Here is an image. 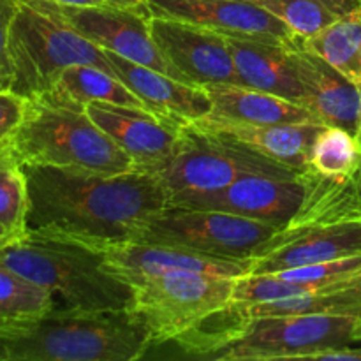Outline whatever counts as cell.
Returning a JSON list of instances; mask_svg holds the SVG:
<instances>
[{
    "label": "cell",
    "mask_w": 361,
    "mask_h": 361,
    "mask_svg": "<svg viewBox=\"0 0 361 361\" xmlns=\"http://www.w3.org/2000/svg\"><path fill=\"white\" fill-rule=\"evenodd\" d=\"M23 166L28 183L27 229L83 242H123L169 204L157 175L134 169L108 175L76 168Z\"/></svg>",
    "instance_id": "cell-1"
},
{
    "label": "cell",
    "mask_w": 361,
    "mask_h": 361,
    "mask_svg": "<svg viewBox=\"0 0 361 361\" xmlns=\"http://www.w3.org/2000/svg\"><path fill=\"white\" fill-rule=\"evenodd\" d=\"M171 342L180 355L194 360H317L361 342V317L303 314L238 319L222 307Z\"/></svg>",
    "instance_id": "cell-2"
},
{
    "label": "cell",
    "mask_w": 361,
    "mask_h": 361,
    "mask_svg": "<svg viewBox=\"0 0 361 361\" xmlns=\"http://www.w3.org/2000/svg\"><path fill=\"white\" fill-rule=\"evenodd\" d=\"M0 264L44 288L63 307L134 310L133 286L106 270L101 254L80 240L27 229L0 247Z\"/></svg>",
    "instance_id": "cell-3"
},
{
    "label": "cell",
    "mask_w": 361,
    "mask_h": 361,
    "mask_svg": "<svg viewBox=\"0 0 361 361\" xmlns=\"http://www.w3.org/2000/svg\"><path fill=\"white\" fill-rule=\"evenodd\" d=\"M152 337L133 310L53 307L30 328L0 341V361H133Z\"/></svg>",
    "instance_id": "cell-4"
},
{
    "label": "cell",
    "mask_w": 361,
    "mask_h": 361,
    "mask_svg": "<svg viewBox=\"0 0 361 361\" xmlns=\"http://www.w3.org/2000/svg\"><path fill=\"white\" fill-rule=\"evenodd\" d=\"M21 164L56 166L88 171L129 173L133 159L88 116L87 109L41 94L27 101L23 122L11 140Z\"/></svg>",
    "instance_id": "cell-5"
},
{
    "label": "cell",
    "mask_w": 361,
    "mask_h": 361,
    "mask_svg": "<svg viewBox=\"0 0 361 361\" xmlns=\"http://www.w3.org/2000/svg\"><path fill=\"white\" fill-rule=\"evenodd\" d=\"M13 85L23 97L48 92L71 66H95L115 74L106 51L51 13L46 0H20L7 39ZM116 76V74H115Z\"/></svg>",
    "instance_id": "cell-6"
},
{
    "label": "cell",
    "mask_w": 361,
    "mask_h": 361,
    "mask_svg": "<svg viewBox=\"0 0 361 361\" xmlns=\"http://www.w3.org/2000/svg\"><path fill=\"white\" fill-rule=\"evenodd\" d=\"M281 226L221 210L168 204L133 229L127 242L175 247L201 256L250 263Z\"/></svg>",
    "instance_id": "cell-7"
},
{
    "label": "cell",
    "mask_w": 361,
    "mask_h": 361,
    "mask_svg": "<svg viewBox=\"0 0 361 361\" xmlns=\"http://www.w3.org/2000/svg\"><path fill=\"white\" fill-rule=\"evenodd\" d=\"M175 200L217 192L243 175L298 176L303 173L281 164L238 141L185 123L175 154L152 171Z\"/></svg>",
    "instance_id": "cell-8"
},
{
    "label": "cell",
    "mask_w": 361,
    "mask_h": 361,
    "mask_svg": "<svg viewBox=\"0 0 361 361\" xmlns=\"http://www.w3.org/2000/svg\"><path fill=\"white\" fill-rule=\"evenodd\" d=\"M236 279L200 271H168L134 286V314L154 345L168 344L233 300Z\"/></svg>",
    "instance_id": "cell-9"
},
{
    "label": "cell",
    "mask_w": 361,
    "mask_h": 361,
    "mask_svg": "<svg viewBox=\"0 0 361 361\" xmlns=\"http://www.w3.org/2000/svg\"><path fill=\"white\" fill-rule=\"evenodd\" d=\"M46 6L63 23L104 51L118 53L133 62L180 80L159 53L150 35V16L147 14L115 6H63L55 0H46Z\"/></svg>",
    "instance_id": "cell-10"
},
{
    "label": "cell",
    "mask_w": 361,
    "mask_h": 361,
    "mask_svg": "<svg viewBox=\"0 0 361 361\" xmlns=\"http://www.w3.org/2000/svg\"><path fill=\"white\" fill-rule=\"evenodd\" d=\"M150 35L162 59L185 83L242 85L224 35L162 16H150Z\"/></svg>",
    "instance_id": "cell-11"
},
{
    "label": "cell",
    "mask_w": 361,
    "mask_h": 361,
    "mask_svg": "<svg viewBox=\"0 0 361 361\" xmlns=\"http://www.w3.org/2000/svg\"><path fill=\"white\" fill-rule=\"evenodd\" d=\"M305 176L243 175L226 189L182 197L169 204L229 212L284 228L305 200Z\"/></svg>",
    "instance_id": "cell-12"
},
{
    "label": "cell",
    "mask_w": 361,
    "mask_h": 361,
    "mask_svg": "<svg viewBox=\"0 0 361 361\" xmlns=\"http://www.w3.org/2000/svg\"><path fill=\"white\" fill-rule=\"evenodd\" d=\"M150 16L200 25L231 39L291 44L296 35L277 16L252 0H147Z\"/></svg>",
    "instance_id": "cell-13"
},
{
    "label": "cell",
    "mask_w": 361,
    "mask_h": 361,
    "mask_svg": "<svg viewBox=\"0 0 361 361\" xmlns=\"http://www.w3.org/2000/svg\"><path fill=\"white\" fill-rule=\"evenodd\" d=\"M87 113L127 155L140 171H155L175 154L185 123L164 118L145 108L94 101Z\"/></svg>",
    "instance_id": "cell-14"
},
{
    "label": "cell",
    "mask_w": 361,
    "mask_h": 361,
    "mask_svg": "<svg viewBox=\"0 0 361 361\" xmlns=\"http://www.w3.org/2000/svg\"><path fill=\"white\" fill-rule=\"evenodd\" d=\"M83 243L94 247L101 254L106 270L126 281L133 288L155 275L176 270L200 271V274L222 275V277H243L250 274V263L247 261L219 259V257L201 256V254L175 249V247L127 242V240Z\"/></svg>",
    "instance_id": "cell-15"
},
{
    "label": "cell",
    "mask_w": 361,
    "mask_h": 361,
    "mask_svg": "<svg viewBox=\"0 0 361 361\" xmlns=\"http://www.w3.org/2000/svg\"><path fill=\"white\" fill-rule=\"evenodd\" d=\"M356 254H361V222L282 228L250 259V274H275Z\"/></svg>",
    "instance_id": "cell-16"
},
{
    "label": "cell",
    "mask_w": 361,
    "mask_h": 361,
    "mask_svg": "<svg viewBox=\"0 0 361 361\" xmlns=\"http://www.w3.org/2000/svg\"><path fill=\"white\" fill-rule=\"evenodd\" d=\"M296 67L305 90L303 106L324 126L356 134L361 113V88L334 66L310 51L300 37L293 42Z\"/></svg>",
    "instance_id": "cell-17"
},
{
    "label": "cell",
    "mask_w": 361,
    "mask_h": 361,
    "mask_svg": "<svg viewBox=\"0 0 361 361\" xmlns=\"http://www.w3.org/2000/svg\"><path fill=\"white\" fill-rule=\"evenodd\" d=\"M118 80L143 102L148 111L178 123H190L210 115L212 101L203 87L189 85L118 53L106 51Z\"/></svg>",
    "instance_id": "cell-18"
},
{
    "label": "cell",
    "mask_w": 361,
    "mask_h": 361,
    "mask_svg": "<svg viewBox=\"0 0 361 361\" xmlns=\"http://www.w3.org/2000/svg\"><path fill=\"white\" fill-rule=\"evenodd\" d=\"M194 127L238 141L281 164L300 173L309 169V159L317 134L323 130L321 122L298 123H228L208 118L194 120Z\"/></svg>",
    "instance_id": "cell-19"
},
{
    "label": "cell",
    "mask_w": 361,
    "mask_h": 361,
    "mask_svg": "<svg viewBox=\"0 0 361 361\" xmlns=\"http://www.w3.org/2000/svg\"><path fill=\"white\" fill-rule=\"evenodd\" d=\"M293 42L281 44L228 37L233 62L242 85L303 106L305 90L296 67Z\"/></svg>",
    "instance_id": "cell-20"
},
{
    "label": "cell",
    "mask_w": 361,
    "mask_h": 361,
    "mask_svg": "<svg viewBox=\"0 0 361 361\" xmlns=\"http://www.w3.org/2000/svg\"><path fill=\"white\" fill-rule=\"evenodd\" d=\"M212 101L210 115L203 118L228 123H298L317 122L302 104L286 101L257 88L233 83L204 85Z\"/></svg>",
    "instance_id": "cell-21"
},
{
    "label": "cell",
    "mask_w": 361,
    "mask_h": 361,
    "mask_svg": "<svg viewBox=\"0 0 361 361\" xmlns=\"http://www.w3.org/2000/svg\"><path fill=\"white\" fill-rule=\"evenodd\" d=\"M303 176L305 200L284 229L361 222V166L349 175L328 176L307 169Z\"/></svg>",
    "instance_id": "cell-22"
},
{
    "label": "cell",
    "mask_w": 361,
    "mask_h": 361,
    "mask_svg": "<svg viewBox=\"0 0 361 361\" xmlns=\"http://www.w3.org/2000/svg\"><path fill=\"white\" fill-rule=\"evenodd\" d=\"M226 310L238 319L264 316H303V314H335L361 317V277L321 286L319 289L291 298L271 302H229Z\"/></svg>",
    "instance_id": "cell-23"
},
{
    "label": "cell",
    "mask_w": 361,
    "mask_h": 361,
    "mask_svg": "<svg viewBox=\"0 0 361 361\" xmlns=\"http://www.w3.org/2000/svg\"><path fill=\"white\" fill-rule=\"evenodd\" d=\"M44 94L76 108H87L88 102L102 101L113 104L145 108L143 102L118 80V76L95 66L76 63L60 74L56 83ZM147 109V108H145Z\"/></svg>",
    "instance_id": "cell-24"
},
{
    "label": "cell",
    "mask_w": 361,
    "mask_h": 361,
    "mask_svg": "<svg viewBox=\"0 0 361 361\" xmlns=\"http://www.w3.org/2000/svg\"><path fill=\"white\" fill-rule=\"evenodd\" d=\"M55 305L51 293L0 264V341L30 328Z\"/></svg>",
    "instance_id": "cell-25"
},
{
    "label": "cell",
    "mask_w": 361,
    "mask_h": 361,
    "mask_svg": "<svg viewBox=\"0 0 361 361\" xmlns=\"http://www.w3.org/2000/svg\"><path fill=\"white\" fill-rule=\"evenodd\" d=\"M303 44L361 88V6L338 18Z\"/></svg>",
    "instance_id": "cell-26"
},
{
    "label": "cell",
    "mask_w": 361,
    "mask_h": 361,
    "mask_svg": "<svg viewBox=\"0 0 361 361\" xmlns=\"http://www.w3.org/2000/svg\"><path fill=\"white\" fill-rule=\"evenodd\" d=\"M284 21L300 39H310L330 27L349 11L360 7V0H252Z\"/></svg>",
    "instance_id": "cell-27"
},
{
    "label": "cell",
    "mask_w": 361,
    "mask_h": 361,
    "mask_svg": "<svg viewBox=\"0 0 361 361\" xmlns=\"http://www.w3.org/2000/svg\"><path fill=\"white\" fill-rule=\"evenodd\" d=\"M28 217V183L11 143L0 150V224L14 238L25 235Z\"/></svg>",
    "instance_id": "cell-28"
},
{
    "label": "cell",
    "mask_w": 361,
    "mask_h": 361,
    "mask_svg": "<svg viewBox=\"0 0 361 361\" xmlns=\"http://www.w3.org/2000/svg\"><path fill=\"white\" fill-rule=\"evenodd\" d=\"M361 166V152L355 134L341 127L324 126L317 134L309 159V169L328 176L349 175Z\"/></svg>",
    "instance_id": "cell-29"
},
{
    "label": "cell",
    "mask_w": 361,
    "mask_h": 361,
    "mask_svg": "<svg viewBox=\"0 0 361 361\" xmlns=\"http://www.w3.org/2000/svg\"><path fill=\"white\" fill-rule=\"evenodd\" d=\"M27 97L11 88H0V145L11 143L23 122Z\"/></svg>",
    "instance_id": "cell-30"
},
{
    "label": "cell",
    "mask_w": 361,
    "mask_h": 361,
    "mask_svg": "<svg viewBox=\"0 0 361 361\" xmlns=\"http://www.w3.org/2000/svg\"><path fill=\"white\" fill-rule=\"evenodd\" d=\"M20 7V0H0V88H11L13 71H11L7 39H9L11 21Z\"/></svg>",
    "instance_id": "cell-31"
},
{
    "label": "cell",
    "mask_w": 361,
    "mask_h": 361,
    "mask_svg": "<svg viewBox=\"0 0 361 361\" xmlns=\"http://www.w3.org/2000/svg\"><path fill=\"white\" fill-rule=\"evenodd\" d=\"M317 360H335V361H361V345H345V348L326 351L317 356Z\"/></svg>",
    "instance_id": "cell-32"
},
{
    "label": "cell",
    "mask_w": 361,
    "mask_h": 361,
    "mask_svg": "<svg viewBox=\"0 0 361 361\" xmlns=\"http://www.w3.org/2000/svg\"><path fill=\"white\" fill-rule=\"evenodd\" d=\"M109 6L122 7V9H133L137 13H143L147 16H150V11H148V2L147 0H108Z\"/></svg>",
    "instance_id": "cell-33"
},
{
    "label": "cell",
    "mask_w": 361,
    "mask_h": 361,
    "mask_svg": "<svg viewBox=\"0 0 361 361\" xmlns=\"http://www.w3.org/2000/svg\"><path fill=\"white\" fill-rule=\"evenodd\" d=\"M55 2L63 4V6H76V7H94V6H109L108 0H55Z\"/></svg>",
    "instance_id": "cell-34"
},
{
    "label": "cell",
    "mask_w": 361,
    "mask_h": 361,
    "mask_svg": "<svg viewBox=\"0 0 361 361\" xmlns=\"http://www.w3.org/2000/svg\"><path fill=\"white\" fill-rule=\"evenodd\" d=\"M11 240H13V236H11L9 231H7V229L0 224V247L6 245V243L11 242Z\"/></svg>",
    "instance_id": "cell-35"
},
{
    "label": "cell",
    "mask_w": 361,
    "mask_h": 361,
    "mask_svg": "<svg viewBox=\"0 0 361 361\" xmlns=\"http://www.w3.org/2000/svg\"><path fill=\"white\" fill-rule=\"evenodd\" d=\"M355 137H356V143H358V148L361 152V113H360V122H358V129H356Z\"/></svg>",
    "instance_id": "cell-36"
},
{
    "label": "cell",
    "mask_w": 361,
    "mask_h": 361,
    "mask_svg": "<svg viewBox=\"0 0 361 361\" xmlns=\"http://www.w3.org/2000/svg\"><path fill=\"white\" fill-rule=\"evenodd\" d=\"M7 145H9V143H4V145H0V150H2L4 147H7Z\"/></svg>",
    "instance_id": "cell-37"
},
{
    "label": "cell",
    "mask_w": 361,
    "mask_h": 361,
    "mask_svg": "<svg viewBox=\"0 0 361 361\" xmlns=\"http://www.w3.org/2000/svg\"><path fill=\"white\" fill-rule=\"evenodd\" d=\"M360 4H361V0H360Z\"/></svg>",
    "instance_id": "cell-38"
}]
</instances>
